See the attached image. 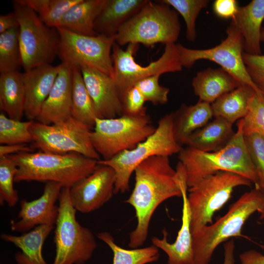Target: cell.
<instances>
[{
	"instance_id": "cell-13",
	"label": "cell",
	"mask_w": 264,
	"mask_h": 264,
	"mask_svg": "<svg viewBox=\"0 0 264 264\" xmlns=\"http://www.w3.org/2000/svg\"><path fill=\"white\" fill-rule=\"evenodd\" d=\"M33 147L59 154L76 153L100 160L90 140L92 129L72 117L51 125L34 122L30 128Z\"/></svg>"
},
{
	"instance_id": "cell-5",
	"label": "cell",
	"mask_w": 264,
	"mask_h": 264,
	"mask_svg": "<svg viewBox=\"0 0 264 264\" xmlns=\"http://www.w3.org/2000/svg\"><path fill=\"white\" fill-rule=\"evenodd\" d=\"M180 32L178 13L156 0L148 1L119 29L115 43L123 45L142 44H175Z\"/></svg>"
},
{
	"instance_id": "cell-49",
	"label": "cell",
	"mask_w": 264,
	"mask_h": 264,
	"mask_svg": "<svg viewBox=\"0 0 264 264\" xmlns=\"http://www.w3.org/2000/svg\"><path fill=\"white\" fill-rule=\"evenodd\" d=\"M257 187H259L260 190L261 191L262 194H263L264 196V184L262 185H260L258 186Z\"/></svg>"
},
{
	"instance_id": "cell-42",
	"label": "cell",
	"mask_w": 264,
	"mask_h": 264,
	"mask_svg": "<svg viewBox=\"0 0 264 264\" xmlns=\"http://www.w3.org/2000/svg\"><path fill=\"white\" fill-rule=\"evenodd\" d=\"M239 6L235 0H216L213 3V10L218 17L232 19L236 15Z\"/></svg>"
},
{
	"instance_id": "cell-34",
	"label": "cell",
	"mask_w": 264,
	"mask_h": 264,
	"mask_svg": "<svg viewBox=\"0 0 264 264\" xmlns=\"http://www.w3.org/2000/svg\"><path fill=\"white\" fill-rule=\"evenodd\" d=\"M32 120L22 121L10 118L3 112L0 114L1 145L27 144L33 142L30 128Z\"/></svg>"
},
{
	"instance_id": "cell-4",
	"label": "cell",
	"mask_w": 264,
	"mask_h": 264,
	"mask_svg": "<svg viewBox=\"0 0 264 264\" xmlns=\"http://www.w3.org/2000/svg\"><path fill=\"white\" fill-rule=\"evenodd\" d=\"M264 219V196L259 187L244 193L227 212L215 222L206 225L193 235L192 264H208L216 248L222 242L242 236L243 226L255 212Z\"/></svg>"
},
{
	"instance_id": "cell-38",
	"label": "cell",
	"mask_w": 264,
	"mask_h": 264,
	"mask_svg": "<svg viewBox=\"0 0 264 264\" xmlns=\"http://www.w3.org/2000/svg\"><path fill=\"white\" fill-rule=\"evenodd\" d=\"M160 75L156 74L147 77L135 85L143 94L146 101L154 105H164L168 101L169 89L159 85Z\"/></svg>"
},
{
	"instance_id": "cell-25",
	"label": "cell",
	"mask_w": 264,
	"mask_h": 264,
	"mask_svg": "<svg viewBox=\"0 0 264 264\" xmlns=\"http://www.w3.org/2000/svg\"><path fill=\"white\" fill-rule=\"evenodd\" d=\"M173 113V132L182 146L196 131L206 125L213 116L211 104L199 100L195 105L183 104Z\"/></svg>"
},
{
	"instance_id": "cell-30",
	"label": "cell",
	"mask_w": 264,
	"mask_h": 264,
	"mask_svg": "<svg viewBox=\"0 0 264 264\" xmlns=\"http://www.w3.org/2000/svg\"><path fill=\"white\" fill-rule=\"evenodd\" d=\"M71 116L91 129L94 128L96 119L101 118L78 69H72Z\"/></svg>"
},
{
	"instance_id": "cell-22",
	"label": "cell",
	"mask_w": 264,
	"mask_h": 264,
	"mask_svg": "<svg viewBox=\"0 0 264 264\" xmlns=\"http://www.w3.org/2000/svg\"><path fill=\"white\" fill-rule=\"evenodd\" d=\"M240 31L244 42V52L261 55L262 24L264 21V0H253L239 6L231 19Z\"/></svg>"
},
{
	"instance_id": "cell-15",
	"label": "cell",
	"mask_w": 264,
	"mask_h": 264,
	"mask_svg": "<svg viewBox=\"0 0 264 264\" xmlns=\"http://www.w3.org/2000/svg\"><path fill=\"white\" fill-rule=\"evenodd\" d=\"M115 174L109 166L98 164L89 176L69 189L71 204L77 211L88 213L101 208L114 194Z\"/></svg>"
},
{
	"instance_id": "cell-3",
	"label": "cell",
	"mask_w": 264,
	"mask_h": 264,
	"mask_svg": "<svg viewBox=\"0 0 264 264\" xmlns=\"http://www.w3.org/2000/svg\"><path fill=\"white\" fill-rule=\"evenodd\" d=\"M9 156L18 167L15 182L53 181L67 188L90 175L98 164V160L76 153L59 154L39 151Z\"/></svg>"
},
{
	"instance_id": "cell-12",
	"label": "cell",
	"mask_w": 264,
	"mask_h": 264,
	"mask_svg": "<svg viewBox=\"0 0 264 264\" xmlns=\"http://www.w3.org/2000/svg\"><path fill=\"white\" fill-rule=\"evenodd\" d=\"M138 47V44H129L123 50L115 42L112 46V78L121 101L125 93L139 81L156 74L180 71L182 69L176 44H166L161 56L146 66H142L134 60L133 55Z\"/></svg>"
},
{
	"instance_id": "cell-16",
	"label": "cell",
	"mask_w": 264,
	"mask_h": 264,
	"mask_svg": "<svg viewBox=\"0 0 264 264\" xmlns=\"http://www.w3.org/2000/svg\"><path fill=\"white\" fill-rule=\"evenodd\" d=\"M62 188L59 183L46 182L40 197L30 201L22 200L17 217L10 221L11 230L24 233L39 225H55L59 214L56 203Z\"/></svg>"
},
{
	"instance_id": "cell-41",
	"label": "cell",
	"mask_w": 264,
	"mask_h": 264,
	"mask_svg": "<svg viewBox=\"0 0 264 264\" xmlns=\"http://www.w3.org/2000/svg\"><path fill=\"white\" fill-rule=\"evenodd\" d=\"M243 60L252 81L257 85L264 81V55H252L244 52Z\"/></svg>"
},
{
	"instance_id": "cell-1",
	"label": "cell",
	"mask_w": 264,
	"mask_h": 264,
	"mask_svg": "<svg viewBox=\"0 0 264 264\" xmlns=\"http://www.w3.org/2000/svg\"><path fill=\"white\" fill-rule=\"evenodd\" d=\"M134 173V188L125 202L135 212L137 225L130 233L129 246L137 248L148 237L150 222L157 207L170 198L181 197L182 193L169 156L151 157L138 165Z\"/></svg>"
},
{
	"instance_id": "cell-48",
	"label": "cell",
	"mask_w": 264,
	"mask_h": 264,
	"mask_svg": "<svg viewBox=\"0 0 264 264\" xmlns=\"http://www.w3.org/2000/svg\"><path fill=\"white\" fill-rule=\"evenodd\" d=\"M261 40V42H264V27L262 29Z\"/></svg>"
},
{
	"instance_id": "cell-27",
	"label": "cell",
	"mask_w": 264,
	"mask_h": 264,
	"mask_svg": "<svg viewBox=\"0 0 264 264\" xmlns=\"http://www.w3.org/2000/svg\"><path fill=\"white\" fill-rule=\"evenodd\" d=\"M255 92L250 86L241 84L211 104L213 116L222 118L232 124L244 118L248 112L251 99Z\"/></svg>"
},
{
	"instance_id": "cell-28",
	"label": "cell",
	"mask_w": 264,
	"mask_h": 264,
	"mask_svg": "<svg viewBox=\"0 0 264 264\" xmlns=\"http://www.w3.org/2000/svg\"><path fill=\"white\" fill-rule=\"evenodd\" d=\"M25 92L22 73H0V109L11 119L21 120L24 115Z\"/></svg>"
},
{
	"instance_id": "cell-20",
	"label": "cell",
	"mask_w": 264,
	"mask_h": 264,
	"mask_svg": "<svg viewBox=\"0 0 264 264\" xmlns=\"http://www.w3.org/2000/svg\"><path fill=\"white\" fill-rule=\"evenodd\" d=\"M60 65H42L22 73L25 92L24 115L35 120L49 95L58 76Z\"/></svg>"
},
{
	"instance_id": "cell-47",
	"label": "cell",
	"mask_w": 264,
	"mask_h": 264,
	"mask_svg": "<svg viewBox=\"0 0 264 264\" xmlns=\"http://www.w3.org/2000/svg\"><path fill=\"white\" fill-rule=\"evenodd\" d=\"M257 85L263 94L264 95V81L259 83L257 84Z\"/></svg>"
},
{
	"instance_id": "cell-43",
	"label": "cell",
	"mask_w": 264,
	"mask_h": 264,
	"mask_svg": "<svg viewBox=\"0 0 264 264\" xmlns=\"http://www.w3.org/2000/svg\"><path fill=\"white\" fill-rule=\"evenodd\" d=\"M32 149L27 144L1 145L0 146V158L24 152H32Z\"/></svg>"
},
{
	"instance_id": "cell-31",
	"label": "cell",
	"mask_w": 264,
	"mask_h": 264,
	"mask_svg": "<svg viewBox=\"0 0 264 264\" xmlns=\"http://www.w3.org/2000/svg\"><path fill=\"white\" fill-rule=\"evenodd\" d=\"M97 237L112 251V264H147L156 262L159 258L158 248L153 244L143 248L127 249L115 243L113 236L109 232H100Z\"/></svg>"
},
{
	"instance_id": "cell-33",
	"label": "cell",
	"mask_w": 264,
	"mask_h": 264,
	"mask_svg": "<svg viewBox=\"0 0 264 264\" xmlns=\"http://www.w3.org/2000/svg\"><path fill=\"white\" fill-rule=\"evenodd\" d=\"M19 33V27L0 34V73L18 71L22 66Z\"/></svg>"
},
{
	"instance_id": "cell-23",
	"label": "cell",
	"mask_w": 264,
	"mask_h": 264,
	"mask_svg": "<svg viewBox=\"0 0 264 264\" xmlns=\"http://www.w3.org/2000/svg\"><path fill=\"white\" fill-rule=\"evenodd\" d=\"M241 84L221 67L208 68L199 71L192 82L194 93L199 100L211 104Z\"/></svg>"
},
{
	"instance_id": "cell-45",
	"label": "cell",
	"mask_w": 264,
	"mask_h": 264,
	"mask_svg": "<svg viewBox=\"0 0 264 264\" xmlns=\"http://www.w3.org/2000/svg\"><path fill=\"white\" fill-rule=\"evenodd\" d=\"M19 24L14 12L0 16V34L9 29L19 27Z\"/></svg>"
},
{
	"instance_id": "cell-17",
	"label": "cell",
	"mask_w": 264,
	"mask_h": 264,
	"mask_svg": "<svg viewBox=\"0 0 264 264\" xmlns=\"http://www.w3.org/2000/svg\"><path fill=\"white\" fill-rule=\"evenodd\" d=\"M177 179L180 184L182 197L181 225L176 241L170 243L167 241V232L163 231V237H154L153 244L163 250L168 256V264H192L193 259V236L191 228V211L187 193L186 174L181 163L176 168Z\"/></svg>"
},
{
	"instance_id": "cell-10",
	"label": "cell",
	"mask_w": 264,
	"mask_h": 264,
	"mask_svg": "<svg viewBox=\"0 0 264 264\" xmlns=\"http://www.w3.org/2000/svg\"><path fill=\"white\" fill-rule=\"evenodd\" d=\"M252 183L238 174L219 171L202 178L189 188L188 199L192 236L201 228L213 223V215L230 199L235 188L250 186Z\"/></svg>"
},
{
	"instance_id": "cell-24",
	"label": "cell",
	"mask_w": 264,
	"mask_h": 264,
	"mask_svg": "<svg viewBox=\"0 0 264 264\" xmlns=\"http://www.w3.org/2000/svg\"><path fill=\"white\" fill-rule=\"evenodd\" d=\"M53 225H42L20 236L2 233L0 238L20 248L15 255L18 264H47L42 255L44 243L54 228Z\"/></svg>"
},
{
	"instance_id": "cell-19",
	"label": "cell",
	"mask_w": 264,
	"mask_h": 264,
	"mask_svg": "<svg viewBox=\"0 0 264 264\" xmlns=\"http://www.w3.org/2000/svg\"><path fill=\"white\" fill-rule=\"evenodd\" d=\"M72 75L71 67L63 63L60 64L58 76L35 119L37 122L51 125L71 117Z\"/></svg>"
},
{
	"instance_id": "cell-44",
	"label": "cell",
	"mask_w": 264,
	"mask_h": 264,
	"mask_svg": "<svg viewBox=\"0 0 264 264\" xmlns=\"http://www.w3.org/2000/svg\"><path fill=\"white\" fill-rule=\"evenodd\" d=\"M241 264H264V254L255 250H249L240 255Z\"/></svg>"
},
{
	"instance_id": "cell-6",
	"label": "cell",
	"mask_w": 264,
	"mask_h": 264,
	"mask_svg": "<svg viewBox=\"0 0 264 264\" xmlns=\"http://www.w3.org/2000/svg\"><path fill=\"white\" fill-rule=\"evenodd\" d=\"M182 147L176 140L173 132V113L161 117L154 132L134 148L125 150L112 158L97 163L114 171V194L129 191L131 175L143 161L155 155L169 156L179 153Z\"/></svg>"
},
{
	"instance_id": "cell-7",
	"label": "cell",
	"mask_w": 264,
	"mask_h": 264,
	"mask_svg": "<svg viewBox=\"0 0 264 264\" xmlns=\"http://www.w3.org/2000/svg\"><path fill=\"white\" fill-rule=\"evenodd\" d=\"M69 189L63 187L59 198V214L55 224L56 255L53 264H83L89 260L97 247L91 231L76 218Z\"/></svg>"
},
{
	"instance_id": "cell-8",
	"label": "cell",
	"mask_w": 264,
	"mask_h": 264,
	"mask_svg": "<svg viewBox=\"0 0 264 264\" xmlns=\"http://www.w3.org/2000/svg\"><path fill=\"white\" fill-rule=\"evenodd\" d=\"M156 128L147 113L137 116L124 114L109 119L97 118L90 140L102 160H107L134 148L152 135Z\"/></svg>"
},
{
	"instance_id": "cell-26",
	"label": "cell",
	"mask_w": 264,
	"mask_h": 264,
	"mask_svg": "<svg viewBox=\"0 0 264 264\" xmlns=\"http://www.w3.org/2000/svg\"><path fill=\"white\" fill-rule=\"evenodd\" d=\"M232 125L222 118L215 117L191 134L184 145L205 152L218 151L226 146L233 137L235 132Z\"/></svg>"
},
{
	"instance_id": "cell-40",
	"label": "cell",
	"mask_w": 264,
	"mask_h": 264,
	"mask_svg": "<svg viewBox=\"0 0 264 264\" xmlns=\"http://www.w3.org/2000/svg\"><path fill=\"white\" fill-rule=\"evenodd\" d=\"M145 102L140 90L136 86H133L122 97L123 114L137 116L146 114V108L144 106Z\"/></svg>"
},
{
	"instance_id": "cell-36",
	"label": "cell",
	"mask_w": 264,
	"mask_h": 264,
	"mask_svg": "<svg viewBox=\"0 0 264 264\" xmlns=\"http://www.w3.org/2000/svg\"><path fill=\"white\" fill-rule=\"evenodd\" d=\"M18 167L9 156L0 158V204L7 203L10 207H14L19 200L17 191L14 182Z\"/></svg>"
},
{
	"instance_id": "cell-2",
	"label": "cell",
	"mask_w": 264,
	"mask_h": 264,
	"mask_svg": "<svg viewBox=\"0 0 264 264\" xmlns=\"http://www.w3.org/2000/svg\"><path fill=\"white\" fill-rule=\"evenodd\" d=\"M237 128L230 142L218 151L205 152L187 146L182 148L178 153V159L185 170L188 188L202 178L219 171L238 174L258 186L257 173L244 142L242 119Z\"/></svg>"
},
{
	"instance_id": "cell-11",
	"label": "cell",
	"mask_w": 264,
	"mask_h": 264,
	"mask_svg": "<svg viewBox=\"0 0 264 264\" xmlns=\"http://www.w3.org/2000/svg\"><path fill=\"white\" fill-rule=\"evenodd\" d=\"M60 43L58 56L62 63L72 69L88 67L113 76L111 51L115 36H88L57 27Z\"/></svg>"
},
{
	"instance_id": "cell-32",
	"label": "cell",
	"mask_w": 264,
	"mask_h": 264,
	"mask_svg": "<svg viewBox=\"0 0 264 264\" xmlns=\"http://www.w3.org/2000/svg\"><path fill=\"white\" fill-rule=\"evenodd\" d=\"M81 0H16L27 6L50 27L57 28L66 13Z\"/></svg>"
},
{
	"instance_id": "cell-18",
	"label": "cell",
	"mask_w": 264,
	"mask_h": 264,
	"mask_svg": "<svg viewBox=\"0 0 264 264\" xmlns=\"http://www.w3.org/2000/svg\"><path fill=\"white\" fill-rule=\"evenodd\" d=\"M83 78L101 118H113L124 113L121 99L113 78L88 67L80 69Z\"/></svg>"
},
{
	"instance_id": "cell-29",
	"label": "cell",
	"mask_w": 264,
	"mask_h": 264,
	"mask_svg": "<svg viewBox=\"0 0 264 264\" xmlns=\"http://www.w3.org/2000/svg\"><path fill=\"white\" fill-rule=\"evenodd\" d=\"M105 0H81L64 15L58 27L88 35H98L94 29V22Z\"/></svg>"
},
{
	"instance_id": "cell-35",
	"label": "cell",
	"mask_w": 264,
	"mask_h": 264,
	"mask_svg": "<svg viewBox=\"0 0 264 264\" xmlns=\"http://www.w3.org/2000/svg\"><path fill=\"white\" fill-rule=\"evenodd\" d=\"M159 2L172 6L183 17L186 24V37L194 42L197 37L196 21L201 10L207 7L208 0H160Z\"/></svg>"
},
{
	"instance_id": "cell-21",
	"label": "cell",
	"mask_w": 264,
	"mask_h": 264,
	"mask_svg": "<svg viewBox=\"0 0 264 264\" xmlns=\"http://www.w3.org/2000/svg\"><path fill=\"white\" fill-rule=\"evenodd\" d=\"M148 0H105L94 22L98 35L115 36L121 27L136 15Z\"/></svg>"
},
{
	"instance_id": "cell-9",
	"label": "cell",
	"mask_w": 264,
	"mask_h": 264,
	"mask_svg": "<svg viewBox=\"0 0 264 264\" xmlns=\"http://www.w3.org/2000/svg\"><path fill=\"white\" fill-rule=\"evenodd\" d=\"M19 24V42L24 71L50 64L58 55L60 36L57 28L45 25L26 5L13 1Z\"/></svg>"
},
{
	"instance_id": "cell-37",
	"label": "cell",
	"mask_w": 264,
	"mask_h": 264,
	"mask_svg": "<svg viewBox=\"0 0 264 264\" xmlns=\"http://www.w3.org/2000/svg\"><path fill=\"white\" fill-rule=\"evenodd\" d=\"M244 136L259 134L264 136V95L254 93L246 115L242 118Z\"/></svg>"
},
{
	"instance_id": "cell-46",
	"label": "cell",
	"mask_w": 264,
	"mask_h": 264,
	"mask_svg": "<svg viewBox=\"0 0 264 264\" xmlns=\"http://www.w3.org/2000/svg\"><path fill=\"white\" fill-rule=\"evenodd\" d=\"M235 243L233 239L224 244V261L223 264H235Z\"/></svg>"
},
{
	"instance_id": "cell-14",
	"label": "cell",
	"mask_w": 264,
	"mask_h": 264,
	"mask_svg": "<svg viewBox=\"0 0 264 264\" xmlns=\"http://www.w3.org/2000/svg\"><path fill=\"white\" fill-rule=\"evenodd\" d=\"M181 66L191 68L198 60H207L219 65L242 84L250 86L258 94L263 93L249 75L243 60L244 42L236 24L231 21L226 37L216 46L203 49H191L176 44Z\"/></svg>"
},
{
	"instance_id": "cell-39",
	"label": "cell",
	"mask_w": 264,
	"mask_h": 264,
	"mask_svg": "<svg viewBox=\"0 0 264 264\" xmlns=\"http://www.w3.org/2000/svg\"><path fill=\"white\" fill-rule=\"evenodd\" d=\"M246 147L255 168L258 185L264 184V136L259 134H251L244 136Z\"/></svg>"
}]
</instances>
